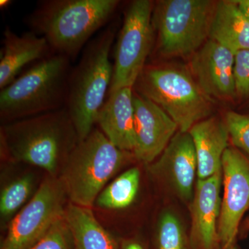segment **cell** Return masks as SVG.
I'll return each mask as SVG.
<instances>
[{
	"label": "cell",
	"mask_w": 249,
	"mask_h": 249,
	"mask_svg": "<svg viewBox=\"0 0 249 249\" xmlns=\"http://www.w3.org/2000/svg\"><path fill=\"white\" fill-rule=\"evenodd\" d=\"M222 169L206 179H197L191 205V249H222L218 236L221 212Z\"/></svg>",
	"instance_id": "14"
},
{
	"label": "cell",
	"mask_w": 249,
	"mask_h": 249,
	"mask_svg": "<svg viewBox=\"0 0 249 249\" xmlns=\"http://www.w3.org/2000/svg\"><path fill=\"white\" fill-rule=\"evenodd\" d=\"M28 249H74L73 237L65 214L54 223L40 240Z\"/></svg>",
	"instance_id": "23"
},
{
	"label": "cell",
	"mask_w": 249,
	"mask_h": 249,
	"mask_svg": "<svg viewBox=\"0 0 249 249\" xmlns=\"http://www.w3.org/2000/svg\"><path fill=\"white\" fill-rule=\"evenodd\" d=\"M133 103L134 158L149 165L163 153L178 133V124L160 106L134 90Z\"/></svg>",
	"instance_id": "11"
},
{
	"label": "cell",
	"mask_w": 249,
	"mask_h": 249,
	"mask_svg": "<svg viewBox=\"0 0 249 249\" xmlns=\"http://www.w3.org/2000/svg\"><path fill=\"white\" fill-rule=\"evenodd\" d=\"M234 76L237 97L249 96V49L241 50L235 54Z\"/></svg>",
	"instance_id": "25"
},
{
	"label": "cell",
	"mask_w": 249,
	"mask_h": 249,
	"mask_svg": "<svg viewBox=\"0 0 249 249\" xmlns=\"http://www.w3.org/2000/svg\"><path fill=\"white\" fill-rule=\"evenodd\" d=\"M124 249H144L142 246L137 242H130L126 244Z\"/></svg>",
	"instance_id": "27"
},
{
	"label": "cell",
	"mask_w": 249,
	"mask_h": 249,
	"mask_svg": "<svg viewBox=\"0 0 249 249\" xmlns=\"http://www.w3.org/2000/svg\"><path fill=\"white\" fill-rule=\"evenodd\" d=\"M78 142L66 107L1 124L4 155L42 168L50 176L55 177Z\"/></svg>",
	"instance_id": "2"
},
{
	"label": "cell",
	"mask_w": 249,
	"mask_h": 249,
	"mask_svg": "<svg viewBox=\"0 0 249 249\" xmlns=\"http://www.w3.org/2000/svg\"><path fill=\"white\" fill-rule=\"evenodd\" d=\"M67 196L60 178H46L29 202L9 222L1 249H28L64 216Z\"/></svg>",
	"instance_id": "9"
},
{
	"label": "cell",
	"mask_w": 249,
	"mask_h": 249,
	"mask_svg": "<svg viewBox=\"0 0 249 249\" xmlns=\"http://www.w3.org/2000/svg\"><path fill=\"white\" fill-rule=\"evenodd\" d=\"M222 249H239L237 248V246H236V245H234L232 246H231V247H227V248Z\"/></svg>",
	"instance_id": "29"
},
{
	"label": "cell",
	"mask_w": 249,
	"mask_h": 249,
	"mask_svg": "<svg viewBox=\"0 0 249 249\" xmlns=\"http://www.w3.org/2000/svg\"><path fill=\"white\" fill-rule=\"evenodd\" d=\"M157 249H191L187 235L178 218L171 212L162 214L157 235Z\"/></svg>",
	"instance_id": "22"
},
{
	"label": "cell",
	"mask_w": 249,
	"mask_h": 249,
	"mask_svg": "<svg viewBox=\"0 0 249 249\" xmlns=\"http://www.w3.org/2000/svg\"><path fill=\"white\" fill-rule=\"evenodd\" d=\"M197 160V179H206L222 169V158L230 139L225 121L209 117L197 123L189 132Z\"/></svg>",
	"instance_id": "17"
},
{
	"label": "cell",
	"mask_w": 249,
	"mask_h": 249,
	"mask_svg": "<svg viewBox=\"0 0 249 249\" xmlns=\"http://www.w3.org/2000/svg\"><path fill=\"white\" fill-rule=\"evenodd\" d=\"M133 94L132 88L109 93L96 121L100 130L113 145L132 153L135 147Z\"/></svg>",
	"instance_id": "16"
},
{
	"label": "cell",
	"mask_w": 249,
	"mask_h": 249,
	"mask_svg": "<svg viewBox=\"0 0 249 249\" xmlns=\"http://www.w3.org/2000/svg\"><path fill=\"white\" fill-rule=\"evenodd\" d=\"M31 175H24L13 180L3 188L0 196V216L3 224L11 222L20 209L34 188Z\"/></svg>",
	"instance_id": "21"
},
{
	"label": "cell",
	"mask_w": 249,
	"mask_h": 249,
	"mask_svg": "<svg viewBox=\"0 0 249 249\" xmlns=\"http://www.w3.org/2000/svg\"><path fill=\"white\" fill-rule=\"evenodd\" d=\"M150 173L163 180L181 199H193L197 160L189 132H178L158 160L149 164Z\"/></svg>",
	"instance_id": "13"
},
{
	"label": "cell",
	"mask_w": 249,
	"mask_h": 249,
	"mask_svg": "<svg viewBox=\"0 0 249 249\" xmlns=\"http://www.w3.org/2000/svg\"><path fill=\"white\" fill-rule=\"evenodd\" d=\"M119 0H42L26 18L53 53L75 61L91 37L114 17Z\"/></svg>",
	"instance_id": "1"
},
{
	"label": "cell",
	"mask_w": 249,
	"mask_h": 249,
	"mask_svg": "<svg viewBox=\"0 0 249 249\" xmlns=\"http://www.w3.org/2000/svg\"><path fill=\"white\" fill-rule=\"evenodd\" d=\"M224 121L234 146L249 155V116L229 111Z\"/></svg>",
	"instance_id": "24"
},
{
	"label": "cell",
	"mask_w": 249,
	"mask_h": 249,
	"mask_svg": "<svg viewBox=\"0 0 249 249\" xmlns=\"http://www.w3.org/2000/svg\"><path fill=\"white\" fill-rule=\"evenodd\" d=\"M216 1L160 0L154 4L152 24L157 51L163 57H192L209 40Z\"/></svg>",
	"instance_id": "7"
},
{
	"label": "cell",
	"mask_w": 249,
	"mask_h": 249,
	"mask_svg": "<svg viewBox=\"0 0 249 249\" xmlns=\"http://www.w3.org/2000/svg\"><path fill=\"white\" fill-rule=\"evenodd\" d=\"M235 2L249 20V0H235Z\"/></svg>",
	"instance_id": "26"
},
{
	"label": "cell",
	"mask_w": 249,
	"mask_h": 249,
	"mask_svg": "<svg viewBox=\"0 0 249 249\" xmlns=\"http://www.w3.org/2000/svg\"><path fill=\"white\" fill-rule=\"evenodd\" d=\"M209 39L235 54L249 49V20L235 1H216Z\"/></svg>",
	"instance_id": "18"
},
{
	"label": "cell",
	"mask_w": 249,
	"mask_h": 249,
	"mask_svg": "<svg viewBox=\"0 0 249 249\" xmlns=\"http://www.w3.org/2000/svg\"><path fill=\"white\" fill-rule=\"evenodd\" d=\"M140 172L137 168H130L121 174L101 191L96 204L102 209H122L132 204L138 193Z\"/></svg>",
	"instance_id": "20"
},
{
	"label": "cell",
	"mask_w": 249,
	"mask_h": 249,
	"mask_svg": "<svg viewBox=\"0 0 249 249\" xmlns=\"http://www.w3.org/2000/svg\"><path fill=\"white\" fill-rule=\"evenodd\" d=\"M154 4L150 0H134L127 6L116 40L109 93L133 88L146 66L153 44Z\"/></svg>",
	"instance_id": "8"
},
{
	"label": "cell",
	"mask_w": 249,
	"mask_h": 249,
	"mask_svg": "<svg viewBox=\"0 0 249 249\" xmlns=\"http://www.w3.org/2000/svg\"><path fill=\"white\" fill-rule=\"evenodd\" d=\"M65 217L74 249H119L115 239L98 222L89 208L70 202L65 209Z\"/></svg>",
	"instance_id": "19"
},
{
	"label": "cell",
	"mask_w": 249,
	"mask_h": 249,
	"mask_svg": "<svg viewBox=\"0 0 249 249\" xmlns=\"http://www.w3.org/2000/svg\"><path fill=\"white\" fill-rule=\"evenodd\" d=\"M133 158L132 152L118 148L94 127L77 143L62 167L59 178L70 203L91 209L107 181Z\"/></svg>",
	"instance_id": "5"
},
{
	"label": "cell",
	"mask_w": 249,
	"mask_h": 249,
	"mask_svg": "<svg viewBox=\"0 0 249 249\" xmlns=\"http://www.w3.org/2000/svg\"><path fill=\"white\" fill-rule=\"evenodd\" d=\"M116 34L113 23L104 28L83 49L69 77L65 107L79 142L94 128L98 112L107 99L113 76L109 53Z\"/></svg>",
	"instance_id": "3"
},
{
	"label": "cell",
	"mask_w": 249,
	"mask_h": 249,
	"mask_svg": "<svg viewBox=\"0 0 249 249\" xmlns=\"http://www.w3.org/2000/svg\"><path fill=\"white\" fill-rule=\"evenodd\" d=\"M0 52V89L16 80L24 67L53 54L42 36L29 31L18 35L9 27L3 32Z\"/></svg>",
	"instance_id": "15"
},
{
	"label": "cell",
	"mask_w": 249,
	"mask_h": 249,
	"mask_svg": "<svg viewBox=\"0 0 249 249\" xmlns=\"http://www.w3.org/2000/svg\"><path fill=\"white\" fill-rule=\"evenodd\" d=\"M247 225H248V227L249 228V217L248 220H247Z\"/></svg>",
	"instance_id": "30"
},
{
	"label": "cell",
	"mask_w": 249,
	"mask_h": 249,
	"mask_svg": "<svg viewBox=\"0 0 249 249\" xmlns=\"http://www.w3.org/2000/svg\"><path fill=\"white\" fill-rule=\"evenodd\" d=\"M224 193L218 223L221 249L236 245L241 220L249 209V160L234 147H228L222 158Z\"/></svg>",
	"instance_id": "10"
},
{
	"label": "cell",
	"mask_w": 249,
	"mask_h": 249,
	"mask_svg": "<svg viewBox=\"0 0 249 249\" xmlns=\"http://www.w3.org/2000/svg\"><path fill=\"white\" fill-rule=\"evenodd\" d=\"M13 1L11 0H1L0 1V7L1 9H4L5 8L9 7L10 5L12 4Z\"/></svg>",
	"instance_id": "28"
},
{
	"label": "cell",
	"mask_w": 249,
	"mask_h": 249,
	"mask_svg": "<svg viewBox=\"0 0 249 249\" xmlns=\"http://www.w3.org/2000/svg\"><path fill=\"white\" fill-rule=\"evenodd\" d=\"M234 62L233 52L209 39L191 57V73L213 101H231L237 97Z\"/></svg>",
	"instance_id": "12"
},
{
	"label": "cell",
	"mask_w": 249,
	"mask_h": 249,
	"mask_svg": "<svg viewBox=\"0 0 249 249\" xmlns=\"http://www.w3.org/2000/svg\"><path fill=\"white\" fill-rule=\"evenodd\" d=\"M133 89L151 100L188 132L197 123L208 119L213 101L206 96L191 73L173 67L145 66Z\"/></svg>",
	"instance_id": "6"
},
{
	"label": "cell",
	"mask_w": 249,
	"mask_h": 249,
	"mask_svg": "<svg viewBox=\"0 0 249 249\" xmlns=\"http://www.w3.org/2000/svg\"><path fill=\"white\" fill-rule=\"evenodd\" d=\"M71 61L53 53L36 62L0 91L3 124L65 107Z\"/></svg>",
	"instance_id": "4"
}]
</instances>
